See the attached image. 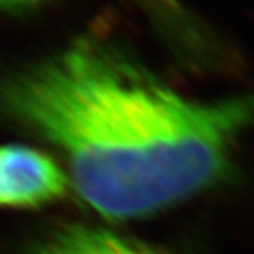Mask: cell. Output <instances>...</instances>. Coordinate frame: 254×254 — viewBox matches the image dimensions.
<instances>
[{
	"mask_svg": "<svg viewBox=\"0 0 254 254\" xmlns=\"http://www.w3.org/2000/svg\"><path fill=\"white\" fill-rule=\"evenodd\" d=\"M0 114L64 152L87 205L132 219L227 173L254 97L190 100L117 49L83 40L0 81Z\"/></svg>",
	"mask_w": 254,
	"mask_h": 254,
	"instance_id": "cell-1",
	"label": "cell"
},
{
	"mask_svg": "<svg viewBox=\"0 0 254 254\" xmlns=\"http://www.w3.org/2000/svg\"><path fill=\"white\" fill-rule=\"evenodd\" d=\"M69 179L49 155L20 144L0 146V208L31 210L62 199Z\"/></svg>",
	"mask_w": 254,
	"mask_h": 254,
	"instance_id": "cell-2",
	"label": "cell"
},
{
	"mask_svg": "<svg viewBox=\"0 0 254 254\" xmlns=\"http://www.w3.org/2000/svg\"><path fill=\"white\" fill-rule=\"evenodd\" d=\"M34 254H162L144 244L111 231L69 225L45 239Z\"/></svg>",
	"mask_w": 254,
	"mask_h": 254,
	"instance_id": "cell-3",
	"label": "cell"
},
{
	"mask_svg": "<svg viewBox=\"0 0 254 254\" xmlns=\"http://www.w3.org/2000/svg\"><path fill=\"white\" fill-rule=\"evenodd\" d=\"M43 2V0H0V8H19Z\"/></svg>",
	"mask_w": 254,
	"mask_h": 254,
	"instance_id": "cell-4",
	"label": "cell"
}]
</instances>
